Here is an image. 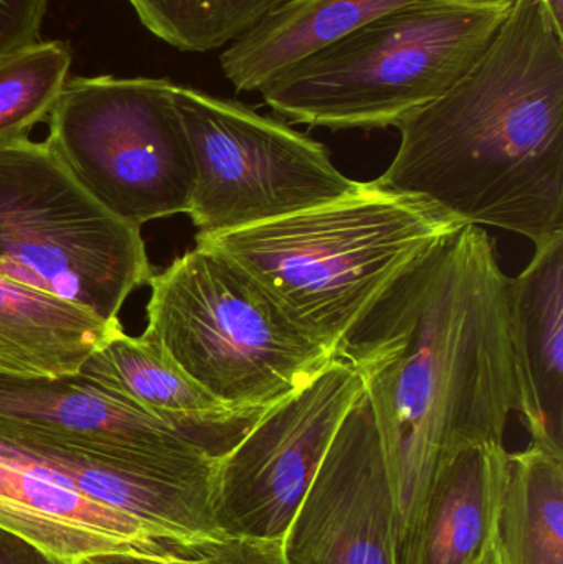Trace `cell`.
I'll list each match as a JSON object with an SVG mask.
<instances>
[{
	"instance_id": "obj_1",
	"label": "cell",
	"mask_w": 563,
	"mask_h": 564,
	"mask_svg": "<svg viewBox=\"0 0 563 564\" xmlns=\"http://www.w3.org/2000/svg\"><path fill=\"white\" fill-rule=\"evenodd\" d=\"M508 282L488 231L465 225L393 281L337 350L376 420L399 549L452 454L505 444L519 404Z\"/></svg>"
},
{
	"instance_id": "obj_2",
	"label": "cell",
	"mask_w": 563,
	"mask_h": 564,
	"mask_svg": "<svg viewBox=\"0 0 563 564\" xmlns=\"http://www.w3.org/2000/svg\"><path fill=\"white\" fill-rule=\"evenodd\" d=\"M377 184L539 245L563 234V33L516 0L481 58L403 119Z\"/></svg>"
},
{
	"instance_id": "obj_3",
	"label": "cell",
	"mask_w": 563,
	"mask_h": 564,
	"mask_svg": "<svg viewBox=\"0 0 563 564\" xmlns=\"http://www.w3.org/2000/svg\"><path fill=\"white\" fill-rule=\"evenodd\" d=\"M465 225L429 198L372 181L327 204L195 241L243 268L336 357L392 282Z\"/></svg>"
},
{
	"instance_id": "obj_4",
	"label": "cell",
	"mask_w": 563,
	"mask_h": 564,
	"mask_svg": "<svg viewBox=\"0 0 563 564\" xmlns=\"http://www.w3.org/2000/svg\"><path fill=\"white\" fill-rule=\"evenodd\" d=\"M516 0H422L306 56L261 89L294 124L386 129L445 95L476 65Z\"/></svg>"
},
{
	"instance_id": "obj_5",
	"label": "cell",
	"mask_w": 563,
	"mask_h": 564,
	"mask_svg": "<svg viewBox=\"0 0 563 564\" xmlns=\"http://www.w3.org/2000/svg\"><path fill=\"white\" fill-rule=\"evenodd\" d=\"M149 285L142 340L245 413H263L336 358L260 282L212 248L197 245Z\"/></svg>"
},
{
	"instance_id": "obj_6",
	"label": "cell",
	"mask_w": 563,
	"mask_h": 564,
	"mask_svg": "<svg viewBox=\"0 0 563 564\" xmlns=\"http://www.w3.org/2000/svg\"><path fill=\"white\" fill-rule=\"evenodd\" d=\"M152 274L141 228L102 208L46 142H0V278L118 321Z\"/></svg>"
},
{
	"instance_id": "obj_7",
	"label": "cell",
	"mask_w": 563,
	"mask_h": 564,
	"mask_svg": "<svg viewBox=\"0 0 563 564\" xmlns=\"http://www.w3.org/2000/svg\"><path fill=\"white\" fill-rule=\"evenodd\" d=\"M171 79L72 78L48 116L46 144L75 181L126 224L188 214L191 145Z\"/></svg>"
},
{
	"instance_id": "obj_8",
	"label": "cell",
	"mask_w": 563,
	"mask_h": 564,
	"mask_svg": "<svg viewBox=\"0 0 563 564\" xmlns=\"http://www.w3.org/2000/svg\"><path fill=\"white\" fill-rule=\"evenodd\" d=\"M172 96L194 161L187 215L197 237L278 220L356 188L321 142L286 122L191 86L174 83Z\"/></svg>"
},
{
	"instance_id": "obj_9",
	"label": "cell",
	"mask_w": 563,
	"mask_h": 564,
	"mask_svg": "<svg viewBox=\"0 0 563 564\" xmlns=\"http://www.w3.org/2000/svg\"><path fill=\"white\" fill-rule=\"evenodd\" d=\"M362 393L357 371L336 357L221 454L212 507L224 539L283 540L334 434Z\"/></svg>"
},
{
	"instance_id": "obj_10",
	"label": "cell",
	"mask_w": 563,
	"mask_h": 564,
	"mask_svg": "<svg viewBox=\"0 0 563 564\" xmlns=\"http://www.w3.org/2000/svg\"><path fill=\"white\" fill-rule=\"evenodd\" d=\"M58 444L132 469L187 482H215L221 454L83 373L30 378L0 373V441Z\"/></svg>"
},
{
	"instance_id": "obj_11",
	"label": "cell",
	"mask_w": 563,
	"mask_h": 564,
	"mask_svg": "<svg viewBox=\"0 0 563 564\" xmlns=\"http://www.w3.org/2000/svg\"><path fill=\"white\" fill-rule=\"evenodd\" d=\"M281 550L288 564H399L396 494L366 394L334 434Z\"/></svg>"
},
{
	"instance_id": "obj_12",
	"label": "cell",
	"mask_w": 563,
	"mask_h": 564,
	"mask_svg": "<svg viewBox=\"0 0 563 564\" xmlns=\"http://www.w3.org/2000/svg\"><path fill=\"white\" fill-rule=\"evenodd\" d=\"M0 530L59 562L99 555L177 558L194 549L161 539L148 525L102 506L56 474L0 457Z\"/></svg>"
},
{
	"instance_id": "obj_13",
	"label": "cell",
	"mask_w": 563,
	"mask_h": 564,
	"mask_svg": "<svg viewBox=\"0 0 563 564\" xmlns=\"http://www.w3.org/2000/svg\"><path fill=\"white\" fill-rule=\"evenodd\" d=\"M0 457L43 467L89 499L139 520L161 539L185 549L224 540L212 507L215 482L165 479L42 441H0Z\"/></svg>"
},
{
	"instance_id": "obj_14",
	"label": "cell",
	"mask_w": 563,
	"mask_h": 564,
	"mask_svg": "<svg viewBox=\"0 0 563 564\" xmlns=\"http://www.w3.org/2000/svg\"><path fill=\"white\" fill-rule=\"evenodd\" d=\"M518 411L531 444L563 454V234L508 282Z\"/></svg>"
},
{
	"instance_id": "obj_15",
	"label": "cell",
	"mask_w": 563,
	"mask_h": 564,
	"mask_svg": "<svg viewBox=\"0 0 563 564\" xmlns=\"http://www.w3.org/2000/svg\"><path fill=\"white\" fill-rule=\"evenodd\" d=\"M505 444L456 451L436 470L399 564H476L495 535L508 477Z\"/></svg>"
},
{
	"instance_id": "obj_16",
	"label": "cell",
	"mask_w": 563,
	"mask_h": 564,
	"mask_svg": "<svg viewBox=\"0 0 563 564\" xmlns=\"http://www.w3.org/2000/svg\"><path fill=\"white\" fill-rule=\"evenodd\" d=\"M79 373L165 423L207 441L220 454L227 453L260 417L212 397L141 337H129L124 332L95 351Z\"/></svg>"
},
{
	"instance_id": "obj_17",
	"label": "cell",
	"mask_w": 563,
	"mask_h": 564,
	"mask_svg": "<svg viewBox=\"0 0 563 564\" xmlns=\"http://www.w3.org/2000/svg\"><path fill=\"white\" fill-rule=\"evenodd\" d=\"M124 332L88 308L0 278V373L73 377L106 341Z\"/></svg>"
},
{
	"instance_id": "obj_18",
	"label": "cell",
	"mask_w": 563,
	"mask_h": 564,
	"mask_svg": "<svg viewBox=\"0 0 563 564\" xmlns=\"http://www.w3.org/2000/svg\"><path fill=\"white\" fill-rule=\"evenodd\" d=\"M422 0H288L220 55L237 91H261L301 59L372 20Z\"/></svg>"
},
{
	"instance_id": "obj_19",
	"label": "cell",
	"mask_w": 563,
	"mask_h": 564,
	"mask_svg": "<svg viewBox=\"0 0 563 564\" xmlns=\"http://www.w3.org/2000/svg\"><path fill=\"white\" fill-rule=\"evenodd\" d=\"M496 540L502 564H563V454H509Z\"/></svg>"
},
{
	"instance_id": "obj_20",
	"label": "cell",
	"mask_w": 563,
	"mask_h": 564,
	"mask_svg": "<svg viewBox=\"0 0 563 564\" xmlns=\"http://www.w3.org/2000/svg\"><path fill=\"white\" fill-rule=\"evenodd\" d=\"M288 0H129L145 29L182 52L230 45Z\"/></svg>"
},
{
	"instance_id": "obj_21",
	"label": "cell",
	"mask_w": 563,
	"mask_h": 564,
	"mask_svg": "<svg viewBox=\"0 0 563 564\" xmlns=\"http://www.w3.org/2000/svg\"><path fill=\"white\" fill-rule=\"evenodd\" d=\"M72 50L39 42L0 58V142L25 138L48 119L68 82Z\"/></svg>"
},
{
	"instance_id": "obj_22",
	"label": "cell",
	"mask_w": 563,
	"mask_h": 564,
	"mask_svg": "<svg viewBox=\"0 0 563 564\" xmlns=\"http://www.w3.org/2000/svg\"><path fill=\"white\" fill-rule=\"evenodd\" d=\"M48 0H0V58L39 42Z\"/></svg>"
},
{
	"instance_id": "obj_23",
	"label": "cell",
	"mask_w": 563,
	"mask_h": 564,
	"mask_svg": "<svg viewBox=\"0 0 563 564\" xmlns=\"http://www.w3.org/2000/svg\"><path fill=\"white\" fill-rule=\"evenodd\" d=\"M194 564H288L281 542L224 539L195 549Z\"/></svg>"
},
{
	"instance_id": "obj_24",
	"label": "cell",
	"mask_w": 563,
	"mask_h": 564,
	"mask_svg": "<svg viewBox=\"0 0 563 564\" xmlns=\"http://www.w3.org/2000/svg\"><path fill=\"white\" fill-rule=\"evenodd\" d=\"M0 564H75L59 562L0 530Z\"/></svg>"
},
{
	"instance_id": "obj_25",
	"label": "cell",
	"mask_w": 563,
	"mask_h": 564,
	"mask_svg": "<svg viewBox=\"0 0 563 564\" xmlns=\"http://www.w3.org/2000/svg\"><path fill=\"white\" fill-rule=\"evenodd\" d=\"M192 556H177V558H149L141 555H99L86 558L82 564H194Z\"/></svg>"
},
{
	"instance_id": "obj_26",
	"label": "cell",
	"mask_w": 563,
	"mask_h": 564,
	"mask_svg": "<svg viewBox=\"0 0 563 564\" xmlns=\"http://www.w3.org/2000/svg\"><path fill=\"white\" fill-rule=\"evenodd\" d=\"M476 564H502L501 552H499L498 540H496V530L491 542L488 543Z\"/></svg>"
},
{
	"instance_id": "obj_27",
	"label": "cell",
	"mask_w": 563,
	"mask_h": 564,
	"mask_svg": "<svg viewBox=\"0 0 563 564\" xmlns=\"http://www.w3.org/2000/svg\"><path fill=\"white\" fill-rule=\"evenodd\" d=\"M545 9L551 15L552 22L563 33V0H544Z\"/></svg>"
}]
</instances>
